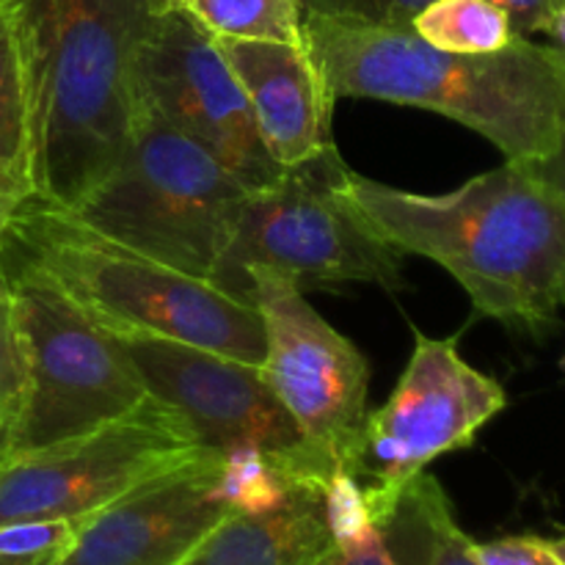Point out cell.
I'll return each instance as SVG.
<instances>
[{"label": "cell", "mask_w": 565, "mask_h": 565, "mask_svg": "<svg viewBox=\"0 0 565 565\" xmlns=\"http://www.w3.org/2000/svg\"><path fill=\"white\" fill-rule=\"evenodd\" d=\"M326 92L434 110L489 138L508 160H541L561 136L563 64L555 44L516 36L497 53H447L412 25L301 14Z\"/></svg>", "instance_id": "3957f363"}, {"label": "cell", "mask_w": 565, "mask_h": 565, "mask_svg": "<svg viewBox=\"0 0 565 565\" xmlns=\"http://www.w3.org/2000/svg\"><path fill=\"white\" fill-rule=\"evenodd\" d=\"M0 259L36 270L119 340L152 337L254 367L265 362V326L254 303L116 246L33 196L3 224Z\"/></svg>", "instance_id": "277c9868"}, {"label": "cell", "mask_w": 565, "mask_h": 565, "mask_svg": "<svg viewBox=\"0 0 565 565\" xmlns=\"http://www.w3.org/2000/svg\"><path fill=\"white\" fill-rule=\"evenodd\" d=\"M563 364H565V362H563Z\"/></svg>", "instance_id": "836d02e7"}, {"label": "cell", "mask_w": 565, "mask_h": 565, "mask_svg": "<svg viewBox=\"0 0 565 565\" xmlns=\"http://www.w3.org/2000/svg\"><path fill=\"white\" fill-rule=\"evenodd\" d=\"M218 47L246 92L265 149L281 169L334 147V99L326 92L303 44L218 39Z\"/></svg>", "instance_id": "5bb4252c"}, {"label": "cell", "mask_w": 565, "mask_h": 565, "mask_svg": "<svg viewBox=\"0 0 565 565\" xmlns=\"http://www.w3.org/2000/svg\"><path fill=\"white\" fill-rule=\"evenodd\" d=\"M248 298L265 326V381L307 439L345 469L370 412L367 359L315 312L287 276L254 265Z\"/></svg>", "instance_id": "8fae6325"}, {"label": "cell", "mask_w": 565, "mask_h": 565, "mask_svg": "<svg viewBox=\"0 0 565 565\" xmlns=\"http://www.w3.org/2000/svg\"><path fill=\"white\" fill-rule=\"evenodd\" d=\"M491 3L505 11L516 36L530 39L533 33H546L565 0H491Z\"/></svg>", "instance_id": "d4e9b609"}, {"label": "cell", "mask_w": 565, "mask_h": 565, "mask_svg": "<svg viewBox=\"0 0 565 565\" xmlns=\"http://www.w3.org/2000/svg\"><path fill=\"white\" fill-rule=\"evenodd\" d=\"M121 345L149 395L177 408L210 450L259 452L292 480L326 483L340 472L298 428L254 364L152 337H130Z\"/></svg>", "instance_id": "30bf717a"}, {"label": "cell", "mask_w": 565, "mask_h": 565, "mask_svg": "<svg viewBox=\"0 0 565 565\" xmlns=\"http://www.w3.org/2000/svg\"><path fill=\"white\" fill-rule=\"evenodd\" d=\"M561 64H563L561 136H557V143H555V149H552V154H546V158H541V160H527V166L541 177V180H546L552 188H557V191H561V196L565 199V53L563 50H561Z\"/></svg>", "instance_id": "4316f807"}, {"label": "cell", "mask_w": 565, "mask_h": 565, "mask_svg": "<svg viewBox=\"0 0 565 565\" xmlns=\"http://www.w3.org/2000/svg\"><path fill=\"white\" fill-rule=\"evenodd\" d=\"M480 565H563L550 550L546 539L535 535H511L489 544H475Z\"/></svg>", "instance_id": "cb8c5ba5"}, {"label": "cell", "mask_w": 565, "mask_h": 565, "mask_svg": "<svg viewBox=\"0 0 565 565\" xmlns=\"http://www.w3.org/2000/svg\"><path fill=\"white\" fill-rule=\"evenodd\" d=\"M546 544H550V550L555 552L557 561H561V563L565 565V535H563V539H552V541H546Z\"/></svg>", "instance_id": "4dcf8cb0"}, {"label": "cell", "mask_w": 565, "mask_h": 565, "mask_svg": "<svg viewBox=\"0 0 565 565\" xmlns=\"http://www.w3.org/2000/svg\"><path fill=\"white\" fill-rule=\"evenodd\" d=\"M31 196V119L20 55L9 31L0 42V232L9 215Z\"/></svg>", "instance_id": "e0dca14e"}, {"label": "cell", "mask_w": 565, "mask_h": 565, "mask_svg": "<svg viewBox=\"0 0 565 565\" xmlns=\"http://www.w3.org/2000/svg\"><path fill=\"white\" fill-rule=\"evenodd\" d=\"M348 166L337 149L287 166L270 185L248 191L210 285L248 298V268H270L303 285L367 281L401 287L403 257L342 193Z\"/></svg>", "instance_id": "8992f818"}, {"label": "cell", "mask_w": 565, "mask_h": 565, "mask_svg": "<svg viewBox=\"0 0 565 565\" xmlns=\"http://www.w3.org/2000/svg\"><path fill=\"white\" fill-rule=\"evenodd\" d=\"M31 119L33 199L72 210L108 177L143 116L149 0H0Z\"/></svg>", "instance_id": "6da1fadb"}, {"label": "cell", "mask_w": 565, "mask_h": 565, "mask_svg": "<svg viewBox=\"0 0 565 565\" xmlns=\"http://www.w3.org/2000/svg\"><path fill=\"white\" fill-rule=\"evenodd\" d=\"M331 546L326 483L301 480L268 511L230 513L180 565H318Z\"/></svg>", "instance_id": "9a60e30c"}, {"label": "cell", "mask_w": 565, "mask_h": 565, "mask_svg": "<svg viewBox=\"0 0 565 565\" xmlns=\"http://www.w3.org/2000/svg\"><path fill=\"white\" fill-rule=\"evenodd\" d=\"M28 392V353L9 287H0V425L14 428Z\"/></svg>", "instance_id": "44dd1931"}, {"label": "cell", "mask_w": 565, "mask_h": 565, "mask_svg": "<svg viewBox=\"0 0 565 565\" xmlns=\"http://www.w3.org/2000/svg\"><path fill=\"white\" fill-rule=\"evenodd\" d=\"M342 193L397 252L450 270L480 315L530 334L561 326L565 199L527 163L508 160L441 196L348 169Z\"/></svg>", "instance_id": "7a4b0ae2"}, {"label": "cell", "mask_w": 565, "mask_h": 565, "mask_svg": "<svg viewBox=\"0 0 565 565\" xmlns=\"http://www.w3.org/2000/svg\"><path fill=\"white\" fill-rule=\"evenodd\" d=\"M213 36L303 44L298 0H182Z\"/></svg>", "instance_id": "d6986e66"}, {"label": "cell", "mask_w": 565, "mask_h": 565, "mask_svg": "<svg viewBox=\"0 0 565 565\" xmlns=\"http://www.w3.org/2000/svg\"><path fill=\"white\" fill-rule=\"evenodd\" d=\"M500 381L463 362L452 340L414 331V353L390 401L367 412L342 472L367 497L373 522L430 461L463 450L505 408Z\"/></svg>", "instance_id": "9c48e42d"}, {"label": "cell", "mask_w": 565, "mask_h": 565, "mask_svg": "<svg viewBox=\"0 0 565 565\" xmlns=\"http://www.w3.org/2000/svg\"><path fill=\"white\" fill-rule=\"evenodd\" d=\"M428 3L434 0H298L301 14L359 20L370 25H412Z\"/></svg>", "instance_id": "603a6c76"}, {"label": "cell", "mask_w": 565, "mask_h": 565, "mask_svg": "<svg viewBox=\"0 0 565 565\" xmlns=\"http://www.w3.org/2000/svg\"><path fill=\"white\" fill-rule=\"evenodd\" d=\"M6 33H9V14H6V9L0 6V42H3Z\"/></svg>", "instance_id": "1f68e13d"}, {"label": "cell", "mask_w": 565, "mask_h": 565, "mask_svg": "<svg viewBox=\"0 0 565 565\" xmlns=\"http://www.w3.org/2000/svg\"><path fill=\"white\" fill-rule=\"evenodd\" d=\"M213 452L177 408L149 395L125 417L0 469V524L83 522L136 486ZM218 452V450H215Z\"/></svg>", "instance_id": "ba28073f"}, {"label": "cell", "mask_w": 565, "mask_h": 565, "mask_svg": "<svg viewBox=\"0 0 565 565\" xmlns=\"http://www.w3.org/2000/svg\"><path fill=\"white\" fill-rule=\"evenodd\" d=\"M28 353V392L11 458L92 434L149 397L119 337L66 301L36 270L0 259Z\"/></svg>", "instance_id": "52a82bcc"}, {"label": "cell", "mask_w": 565, "mask_h": 565, "mask_svg": "<svg viewBox=\"0 0 565 565\" xmlns=\"http://www.w3.org/2000/svg\"><path fill=\"white\" fill-rule=\"evenodd\" d=\"M412 31L447 53H497L516 39L511 20L491 0H434L412 20Z\"/></svg>", "instance_id": "ac0fdd59"}, {"label": "cell", "mask_w": 565, "mask_h": 565, "mask_svg": "<svg viewBox=\"0 0 565 565\" xmlns=\"http://www.w3.org/2000/svg\"><path fill=\"white\" fill-rule=\"evenodd\" d=\"M0 287H3V274H0Z\"/></svg>", "instance_id": "d6a6232c"}, {"label": "cell", "mask_w": 565, "mask_h": 565, "mask_svg": "<svg viewBox=\"0 0 565 565\" xmlns=\"http://www.w3.org/2000/svg\"><path fill=\"white\" fill-rule=\"evenodd\" d=\"M11 458V428L9 425H0V469L9 463Z\"/></svg>", "instance_id": "f1b7e54d"}, {"label": "cell", "mask_w": 565, "mask_h": 565, "mask_svg": "<svg viewBox=\"0 0 565 565\" xmlns=\"http://www.w3.org/2000/svg\"><path fill=\"white\" fill-rule=\"evenodd\" d=\"M326 516H329L334 544L362 539L367 530L375 527L362 486L342 469L326 480Z\"/></svg>", "instance_id": "7402d4cb"}, {"label": "cell", "mask_w": 565, "mask_h": 565, "mask_svg": "<svg viewBox=\"0 0 565 565\" xmlns=\"http://www.w3.org/2000/svg\"><path fill=\"white\" fill-rule=\"evenodd\" d=\"M77 522L28 519L0 524V565H58L75 541Z\"/></svg>", "instance_id": "ffe728a7"}, {"label": "cell", "mask_w": 565, "mask_h": 565, "mask_svg": "<svg viewBox=\"0 0 565 565\" xmlns=\"http://www.w3.org/2000/svg\"><path fill=\"white\" fill-rule=\"evenodd\" d=\"M395 565H480L475 541L458 527L439 480L419 472L375 516Z\"/></svg>", "instance_id": "2e32d148"}, {"label": "cell", "mask_w": 565, "mask_h": 565, "mask_svg": "<svg viewBox=\"0 0 565 565\" xmlns=\"http://www.w3.org/2000/svg\"><path fill=\"white\" fill-rule=\"evenodd\" d=\"M546 36L555 39V47H561L565 53V6L557 11L555 20L550 22V28H546Z\"/></svg>", "instance_id": "83f0119b"}, {"label": "cell", "mask_w": 565, "mask_h": 565, "mask_svg": "<svg viewBox=\"0 0 565 565\" xmlns=\"http://www.w3.org/2000/svg\"><path fill=\"white\" fill-rule=\"evenodd\" d=\"M230 513L224 456L213 450L77 522L58 565H180Z\"/></svg>", "instance_id": "4fadbf2b"}, {"label": "cell", "mask_w": 565, "mask_h": 565, "mask_svg": "<svg viewBox=\"0 0 565 565\" xmlns=\"http://www.w3.org/2000/svg\"><path fill=\"white\" fill-rule=\"evenodd\" d=\"M138 88L143 108L207 149L248 191L285 171L259 138L218 39L182 6L154 14L138 53Z\"/></svg>", "instance_id": "7c38bea8"}, {"label": "cell", "mask_w": 565, "mask_h": 565, "mask_svg": "<svg viewBox=\"0 0 565 565\" xmlns=\"http://www.w3.org/2000/svg\"><path fill=\"white\" fill-rule=\"evenodd\" d=\"M318 565H395L384 541H381L379 527L367 530L362 539L348 541V544H334Z\"/></svg>", "instance_id": "484cf974"}, {"label": "cell", "mask_w": 565, "mask_h": 565, "mask_svg": "<svg viewBox=\"0 0 565 565\" xmlns=\"http://www.w3.org/2000/svg\"><path fill=\"white\" fill-rule=\"evenodd\" d=\"M246 193L207 149L143 108L119 163L64 213L116 246L210 281Z\"/></svg>", "instance_id": "5b68a950"}, {"label": "cell", "mask_w": 565, "mask_h": 565, "mask_svg": "<svg viewBox=\"0 0 565 565\" xmlns=\"http://www.w3.org/2000/svg\"><path fill=\"white\" fill-rule=\"evenodd\" d=\"M149 6H152L154 14H160V11H169V9H177V6H182V0H149Z\"/></svg>", "instance_id": "f546056e"}]
</instances>
